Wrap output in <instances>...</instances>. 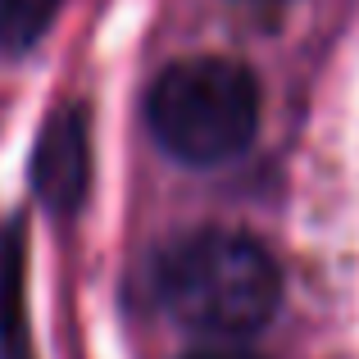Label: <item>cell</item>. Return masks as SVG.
Masks as SVG:
<instances>
[{"label":"cell","instance_id":"6","mask_svg":"<svg viewBox=\"0 0 359 359\" xmlns=\"http://www.w3.org/2000/svg\"><path fill=\"white\" fill-rule=\"evenodd\" d=\"M182 359H259V355L245 351V346H201V351H191Z\"/></svg>","mask_w":359,"mask_h":359},{"label":"cell","instance_id":"2","mask_svg":"<svg viewBox=\"0 0 359 359\" xmlns=\"http://www.w3.org/2000/svg\"><path fill=\"white\" fill-rule=\"evenodd\" d=\"M259 78L232 55L173 60L146 91V128L155 146L191 168H214L245 155L259 132Z\"/></svg>","mask_w":359,"mask_h":359},{"label":"cell","instance_id":"1","mask_svg":"<svg viewBox=\"0 0 359 359\" xmlns=\"http://www.w3.org/2000/svg\"><path fill=\"white\" fill-rule=\"evenodd\" d=\"M155 300L210 346H241L282 305V269L264 241L201 228L155 255Z\"/></svg>","mask_w":359,"mask_h":359},{"label":"cell","instance_id":"3","mask_svg":"<svg viewBox=\"0 0 359 359\" xmlns=\"http://www.w3.org/2000/svg\"><path fill=\"white\" fill-rule=\"evenodd\" d=\"M91 182V132L87 109H55L36 137L32 187L50 214H73Z\"/></svg>","mask_w":359,"mask_h":359},{"label":"cell","instance_id":"4","mask_svg":"<svg viewBox=\"0 0 359 359\" xmlns=\"http://www.w3.org/2000/svg\"><path fill=\"white\" fill-rule=\"evenodd\" d=\"M0 359H32L23 318V232L5 228L0 237Z\"/></svg>","mask_w":359,"mask_h":359},{"label":"cell","instance_id":"5","mask_svg":"<svg viewBox=\"0 0 359 359\" xmlns=\"http://www.w3.org/2000/svg\"><path fill=\"white\" fill-rule=\"evenodd\" d=\"M60 0H0V41L27 46L46 32V23L55 18Z\"/></svg>","mask_w":359,"mask_h":359}]
</instances>
